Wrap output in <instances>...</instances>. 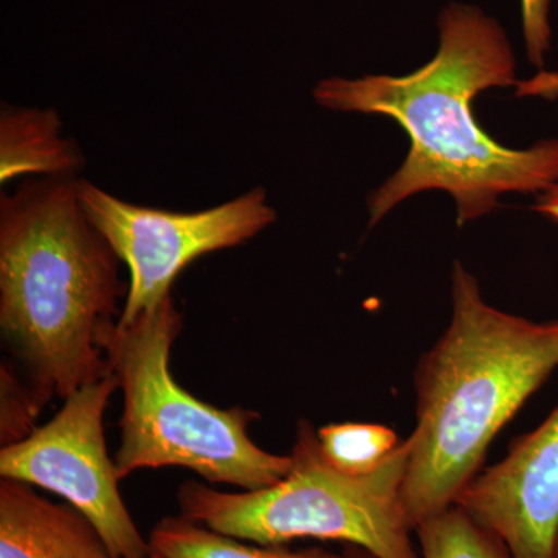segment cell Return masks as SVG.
<instances>
[{"instance_id":"cell-11","label":"cell","mask_w":558,"mask_h":558,"mask_svg":"<svg viewBox=\"0 0 558 558\" xmlns=\"http://www.w3.org/2000/svg\"><path fill=\"white\" fill-rule=\"evenodd\" d=\"M150 554L160 558H340L323 549L293 553L281 546H248L186 517H167L149 535Z\"/></svg>"},{"instance_id":"cell-17","label":"cell","mask_w":558,"mask_h":558,"mask_svg":"<svg viewBox=\"0 0 558 558\" xmlns=\"http://www.w3.org/2000/svg\"><path fill=\"white\" fill-rule=\"evenodd\" d=\"M340 558H377L368 550L359 548V546L344 545L343 553L340 554Z\"/></svg>"},{"instance_id":"cell-9","label":"cell","mask_w":558,"mask_h":558,"mask_svg":"<svg viewBox=\"0 0 558 558\" xmlns=\"http://www.w3.org/2000/svg\"><path fill=\"white\" fill-rule=\"evenodd\" d=\"M0 558H113L97 529L28 484L0 481Z\"/></svg>"},{"instance_id":"cell-2","label":"cell","mask_w":558,"mask_h":558,"mask_svg":"<svg viewBox=\"0 0 558 558\" xmlns=\"http://www.w3.org/2000/svg\"><path fill=\"white\" fill-rule=\"evenodd\" d=\"M80 178L25 180L0 197V329L40 403L110 371L119 256L81 207Z\"/></svg>"},{"instance_id":"cell-6","label":"cell","mask_w":558,"mask_h":558,"mask_svg":"<svg viewBox=\"0 0 558 558\" xmlns=\"http://www.w3.org/2000/svg\"><path fill=\"white\" fill-rule=\"evenodd\" d=\"M78 194L87 219L131 274L120 325L171 295L172 282L193 260L244 244L277 219L263 189L193 213L140 207L84 179Z\"/></svg>"},{"instance_id":"cell-16","label":"cell","mask_w":558,"mask_h":558,"mask_svg":"<svg viewBox=\"0 0 558 558\" xmlns=\"http://www.w3.org/2000/svg\"><path fill=\"white\" fill-rule=\"evenodd\" d=\"M520 95H548L553 97L558 89V75L550 73H539L537 78L529 83L520 84ZM537 211L558 223V183L553 189L545 191L538 199Z\"/></svg>"},{"instance_id":"cell-7","label":"cell","mask_w":558,"mask_h":558,"mask_svg":"<svg viewBox=\"0 0 558 558\" xmlns=\"http://www.w3.org/2000/svg\"><path fill=\"white\" fill-rule=\"evenodd\" d=\"M119 380L112 369L64 400L57 416L0 450V476L68 499L90 521L113 558H149L121 498L116 461L106 447V409Z\"/></svg>"},{"instance_id":"cell-1","label":"cell","mask_w":558,"mask_h":558,"mask_svg":"<svg viewBox=\"0 0 558 558\" xmlns=\"http://www.w3.org/2000/svg\"><path fill=\"white\" fill-rule=\"evenodd\" d=\"M439 39L436 57L410 75L328 78L315 86L323 108L391 117L411 140L402 167L371 197V226L422 191L450 193L462 226L494 211L501 194L545 193L558 183V138L506 148L473 117L476 95L515 84L501 25L475 7L450 5L440 13Z\"/></svg>"},{"instance_id":"cell-15","label":"cell","mask_w":558,"mask_h":558,"mask_svg":"<svg viewBox=\"0 0 558 558\" xmlns=\"http://www.w3.org/2000/svg\"><path fill=\"white\" fill-rule=\"evenodd\" d=\"M549 2L550 0H521L529 61L538 69L545 65V53L549 50Z\"/></svg>"},{"instance_id":"cell-19","label":"cell","mask_w":558,"mask_h":558,"mask_svg":"<svg viewBox=\"0 0 558 558\" xmlns=\"http://www.w3.org/2000/svg\"><path fill=\"white\" fill-rule=\"evenodd\" d=\"M149 558H160V557L156 556V554H150Z\"/></svg>"},{"instance_id":"cell-4","label":"cell","mask_w":558,"mask_h":558,"mask_svg":"<svg viewBox=\"0 0 558 558\" xmlns=\"http://www.w3.org/2000/svg\"><path fill=\"white\" fill-rule=\"evenodd\" d=\"M182 325L168 295L134 322H117L102 341L124 398L113 459L120 480L142 469L180 465L211 484L244 490L274 486L288 476L292 458L269 453L250 439V422L258 414L208 405L172 377L171 348Z\"/></svg>"},{"instance_id":"cell-8","label":"cell","mask_w":558,"mask_h":558,"mask_svg":"<svg viewBox=\"0 0 558 558\" xmlns=\"http://www.w3.org/2000/svg\"><path fill=\"white\" fill-rule=\"evenodd\" d=\"M457 506L497 535L513 558H554L558 535V407L483 469Z\"/></svg>"},{"instance_id":"cell-14","label":"cell","mask_w":558,"mask_h":558,"mask_svg":"<svg viewBox=\"0 0 558 558\" xmlns=\"http://www.w3.org/2000/svg\"><path fill=\"white\" fill-rule=\"evenodd\" d=\"M43 405L33 396L32 389L22 385L13 371L2 365V417H0V438L2 447L20 442L35 429L33 422Z\"/></svg>"},{"instance_id":"cell-5","label":"cell","mask_w":558,"mask_h":558,"mask_svg":"<svg viewBox=\"0 0 558 558\" xmlns=\"http://www.w3.org/2000/svg\"><path fill=\"white\" fill-rule=\"evenodd\" d=\"M409 453L407 439L373 475H343L323 458L314 427L301 421L286 478L241 494L185 483L178 494L180 515L256 545L329 539L377 558H422L402 501Z\"/></svg>"},{"instance_id":"cell-10","label":"cell","mask_w":558,"mask_h":558,"mask_svg":"<svg viewBox=\"0 0 558 558\" xmlns=\"http://www.w3.org/2000/svg\"><path fill=\"white\" fill-rule=\"evenodd\" d=\"M84 165L75 140L62 137L57 110L2 105L0 112V180L22 175L75 178Z\"/></svg>"},{"instance_id":"cell-3","label":"cell","mask_w":558,"mask_h":558,"mask_svg":"<svg viewBox=\"0 0 558 558\" xmlns=\"http://www.w3.org/2000/svg\"><path fill=\"white\" fill-rule=\"evenodd\" d=\"M449 328L418 359L416 427L402 501L410 526L457 505L488 446L558 368V319L531 322L488 306L461 263Z\"/></svg>"},{"instance_id":"cell-18","label":"cell","mask_w":558,"mask_h":558,"mask_svg":"<svg viewBox=\"0 0 558 558\" xmlns=\"http://www.w3.org/2000/svg\"><path fill=\"white\" fill-rule=\"evenodd\" d=\"M554 558H558V535H557L556 548H554Z\"/></svg>"},{"instance_id":"cell-13","label":"cell","mask_w":558,"mask_h":558,"mask_svg":"<svg viewBox=\"0 0 558 558\" xmlns=\"http://www.w3.org/2000/svg\"><path fill=\"white\" fill-rule=\"evenodd\" d=\"M422 558H513L505 543L451 506L416 527Z\"/></svg>"},{"instance_id":"cell-12","label":"cell","mask_w":558,"mask_h":558,"mask_svg":"<svg viewBox=\"0 0 558 558\" xmlns=\"http://www.w3.org/2000/svg\"><path fill=\"white\" fill-rule=\"evenodd\" d=\"M326 462L349 476H368L387 464L400 440L395 429L380 424H330L317 432Z\"/></svg>"}]
</instances>
